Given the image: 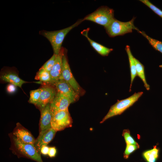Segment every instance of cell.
Listing matches in <instances>:
<instances>
[{
	"label": "cell",
	"mask_w": 162,
	"mask_h": 162,
	"mask_svg": "<svg viewBox=\"0 0 162 162\" xmlns=\"http://www.w3.org/2000/svg\"><path fill=\"white\" fill-rule=\"evenodd\" d=\"M11 141L10 149L19 158L23 157L37 162H43L40 153L34 145L24 143L18 140L12 133L9 134Z\"/></svg>",
	"instance_id": "cell-1"
},
{
	"label": "cell",
	"mask_w": 162,
	"mask_h": 162,
	"mask_svg": "<svg viewBox=\"0 0 162 162\" xmlns=\"http://www.w3.org/2000/svg\"><path fill=\"white\" fill-rule=\"evenodd\" d=\"M83 21V19H80L72 25L62 29L51 31L41 30L39 31V34L49 41L53 49L54 54L58 55L61 50L62 43L67 34Z\"/></svg>",
	"instance_id": "cell-2"
},
{
	"label": "cell",
	"mask_w": 162,
	"mask_h": 162,
	"mask_svg": "<svg viewBox=\"0 0 162 162\" xmlns=\"http://www.w3.org/2000/svg\"><path fill=\"white\" fill-rule=\"evenodd\" d=\"M142 92L135 93L130 96L117 102L112 105L108 112L100 122L102 123L107 119L113 116L119 115L132 106L143 94Z\"/></svg>",
	"instance_id": "cell-3"
},
{
	"label": "cell",
	"mask_w": 162,
	"mask_h": 162,
	"mask_svg": "<svg viewBox=\"0 0 162 162\" xmlns=\"http://www.w3.org/2000/svg\"><path fill=\"white\" fill-rule=\"evenodd\" d=\"M114 18L113 9L106 6H102L82 19L83 20H88L99 25L107 26Z\"/></svg>",
	"instance_id": "cell-4"
},
{
	"label": "cell",
	"mask_w": 162,
	"mask_h": 162,
	"mask_svg": "<svg viewBox=\"0 0 162 162\" xmlns=\"http://www.w3.org/2000/svg\"><path fill=\"white\" fill-rule=\"evenodd\" d=\"M135 18L134 17L130 21L123 22L114 18L104 28L107 33L111 37L122 35L128 33H131L133 30L135 29L137 31L138 29L134 24Z\"/></svg>",
	"instance_id": "cell-5"
},
{
	"label": "cell",
	"mask_w": 162,
	"mask_h": 162,
	"mask_svg": "<svg viewBox=\"0 0 162 162\" xmlns=\"http://www.w3.org/2000/svg\"><path fill=\"white\" fill-rule=\"evenodd\" d=\"M67 54V50L65 48L62 57V70L60 80H63L68 83L80 95H82L84 93V90L80 86L72 74Z\"/></svg>",
	"instance_id": "cell-6"
},
{
	"label": "cell",
	"mask_w": 162,
	"mask_h": 162,
	"mask_svg": "<svg viewBox=\"0 0 162 162\" xmlns=\"http://www.w3.org/2000/svg\"><path fill=\"white\" fill-rule=\"evenodd\" d=\"M72 120L68 110L56 112L52 114L51 128L56 132L72 126Z\"/></svg>",
	"instance_id": "cell-7"
},
{
	"label": "cell",
	"mask_w": 162,
	"mask_h": 162,
	"mask_svg": "<svg viewBox=\"0 0 162 162\" xmlns=\"http://www.w3.org/2000/svg\"><path fill=\"white\" fill-rule=\"evenodd\" d=\"M40 88V99L35 105L40 110L52 102L57 92L55 86L51 84H44Z\"/></svg>",
	"instance_id": "cell-8"
},
{
	"label": "cell",
	"mask_w": 162,
	"mask_h": 162,
	"mask_svg": "<svg viewBox=\"0 0 162 162\" xmlns=\"http://www.w3.org/2000/svg\"><path fill=\"white\" fill-rule=\"evenodd\" d=\"M57 92L62 93L67 97L71 103L78 100L80 95L68 83L63 80H60L53 85Z\"/></svg>",
	"instance_id": "cell-9"
},
{
	"label": "cell",
	"mask_w": 162,
	"mask_h": 162,
	"mask_svg": "<svg viewBox=\"0 0 162 162\" xmlns=\"http://www.w3.org/2000/svg\"><path fill=\"white\" fill-rule=\"evenodd\" d=\"M71 103L67 97L59 92L57 93L52 102L50 107L52 115L55 113L68 109Z\"/></svg>",
	"instance_id": "cell-10"
},
{
	"label": "cell",
	"mask_w": 162,
	"mask_h": 162,
	"mask_svg": "<svg viewBox=\"0 0 162 162\" xmlns=\"http://www.w3.org/2000/svg\"><path fill=\"white\" fill-rule=\"evenodd\" d=\"M12 133L21 142L34 145L36 139L31 132L20 123L16 124Z\"/></svg>",
	"instance_id": "cell-11"
},
{
	"label": "cell",
	"mask_w": 162,
	"mask_h": 162,
	"mask_svg": "<svg viewBox=\"0 0 162 162\" xmlns=\"http://www.w3.org/2000/svg\"><path fill=\"white\" fill-rule=\"evenodd\" d=\"M40 111L41 115L39 135H41L51 128V122L52 116L50 110V104H47Z\"/></svg>",
	"instance_id": "cell-12"
},
{
	"label": "cell",
	"mask_w": 162,
	"mask_h": 162,
	"mask_svg": "<svg viewBox=\"0 0 162 162\" xmlns=\"http://www.w3.org/2000/svg\"><path fill=\"white\" fill-rule=\"evenodd\" d=\"M65 48L62 47L61 50L57 55L55 64L50 72L51 81L50 84L53 85L61 79L62 70V57Z\"/></svg>",
	"instance_id": "cell-13"
},
{
	"label": "cell",
	"mask_w": 162,
	"mask_h": 162,
	"mask_svg": "<svg viewBox=\"0 0 162 162\" xmlns=\"http://www.w3.org/2000/svg\"><path fill=\"white\" fill-rule=\"evenodd\" d=\"M56 131L52 128L42 134L38 135L35 139L34 146L37 151L40 153L41 147L47 146L54 138Z\"/></svg>",
	"instance_id": "cell-14"
},
{
	"label": "cell",
	"mask_w": 162,
	"mask_h": 162,
	"mask_svg": "<svg viewBox=\"0 0 162 162\" xmlns=\"http://www.w3.org/2000/svg\"><path fill=\"white\" fill-rule=\"evenodd\" d=\"M89 30V28L84 29L81 33L87 38L91 45L98 53L103 56H108L113 50V49L108 48L90 38L88 35Z\"/></svg>",
	"instance_id": "cell-15"
},
{
	"label": "cell",
	"mask_w": 162,
	"mask_h": 162,
	"mask_svg": "<svg viewBox=\"0 0 162 162\" xmlns=\"http://www.w3.org/2000/svg\"><path fill=\"white\" fill-rule=\"evenodd\" d=\"M2 81L12 84L20 88L23 84L27 83L20 78L18 75L13 71H8L2 74L0 76Z\"/></svg>",
	"instance_id": "cell-16"
},
{
	"label": "cell",
	"mask_w": 162,
	"mask_h": 162,
	"mask_svg": "<svg viewBox=\"0 0 162 162\" xmlns=\"http://www.w3.org/2000/svg\"><path fill=\"white\" fill-rule=\"evenodd\" d=\"M125 50L128 55L130 69L131 81L130 89L129 90L130 92L131 90V89L133 82L136 76H137L136 67L134 60V57L131 52L130 48L129 46L127 45L126 46Z\"/></svg>",
	"instance_id": "cell-17"
},
{
	"label": "cell",
	"mask_w": 162,
	"mask_h": 162,
	"mask_svg": "<svg viewBox=\"0 0 162 162\" xmlns=\"http://www.w3.org/2000/svg\"><path fill=\"white\" fill-rule=\"evenodd\" d=\"M136 67L137 76L142 81L144 86L147 90L150 89V86L148 84L145 77L144 67L143 65L136 58H134Z\"/></svg>",
	"instance_id": "cell-18"
},
{
	"label": "cell",
	"mask_w": 162,
	"mask_h": 162,
	"mask_svg": "<svg viewBox=\"0 0 162 162\" xmlns=\"http://www.w3.org/2000/svg\"><path fill=\"white\" fill-rule=\"evenodd\" d=\"M35 79L40 80L44 84H50L51 77L50 72L41 68L37 72Z\"/></svg>",
	"instance_id": "cell-19"
},
{
	"label": "cell",
	"mask_w": 162,
	"mask_h": 162,
	"mask_svg": "<svg viewBox=\"0 0 162 162\" xmlns=\"http://www.w3.org/2000/svg\"><path fill=\"white\" fill-rule=\"evenodd\" d=\"M137 32L147 39L150 45L156 50L162 53V42L152 38L148 36L144 31H141L138 29Z\"/></svg>",
	"instance_id": "cell-20"
},
{
	"label": "cell",
	"mask_w": 162,
	"mask_h": 162,
	"mask_svg": "<svg viewBox=\"0 0 162 162\" xmlns=\"http://www.w3.org/2000/svg\"><path fill=\"white\" fill-rule=\"evenodd\" d=\"M158 149L155 146L152 149L144 152L143 156L148 162H155L158 156Z\"/></svg>",
	"instance_id": "cell-21"
},
{
	"label": "cell",
	"mask_w": 162,
	"mask_h": 162,
	"mask_svg": "<svg viewBox=\"0 0 162 162\" xmlns=\"http://www.w3.org/2000/svg\"><path fill=\"white\" fill-rule=\"evenodd\" d=\"M41 89V88L31 90L30 92V98L28 102L35 105L40 99Z\"/></svg>",
	"instance_id": "cell-22"
},
{
	"label": "cell",
	"mask_w": 162,
	"mask_h": 162,
	"mask_svg": "<svg viewBox=\"0 0 162 162\" xmlns=\"http://www.w3.org/2000/svg\"><path fill=\"white\" fill-rule=\"evenodd\" d=\"M57 56V55L53 54L52 56L40 68L50 72L55 64Z\"/></svg>",
	"instance_id": "cell-23"
},
{
	"label": "cell",
	"mask_w": 162,
	"mask_h": 162,
	"mask_svg": "<svg viewBox=\"0 0 162 162\" xmlns=\"http://www.w3.org/2000/svg\"><path fill=\"white\" fill-rule=\"evenodd\" d=\"M122 135L124 138L126 144L139 145L130 135V130L128 129L124 130Z\"/></svg>",
	"instance_id": "cell-24"
},
{
	"label": "cell",
	"mask_w": 162,
	"mask_h": 162,
	"mask_svg": "<svg viewBox=\"0 0 162 162\" xmlns=\"http://www.w3.org/2000/svg\"><path fill=\"white\" fill-rule=\"evenodd\" d=\"M141 2L149 8L155 13L162 18V11L148 0H140Z\"/></svg>",
	"instance_id": "cell-25"
},
{
	"label": "cell",
	"mask_w": 162,
	"mask_h": 162,
	"mask_svg": "<svg viewBox=\"0 0 162 162\" xmlns=\"http://www.w3.org/2000/svg\"><path fill=\"white\" fill-rule=\"evenodd\" d=\"M139 148V145L126 144L124 154V158H128L131 153Z\"/></svg>",
	"instance_id": "cell-26"
},
{
	"label": "cell",
	"mask_w": 162,
	"mask_h": 162,
	"mask_svg": "<svg viewBox=\"0 0 162 162\" xmlns=\"http://www.w3.org/2000/svg\"><path fill=\"white\" fill-rule=\"evenodd\" d=\"M16 86L11 83L8 85L6 87L7 92L10 94L14 93L16 92Z\"/></svg>",
	"instance_id": "cell-27"
},
{
	"label": "cell",
	"mask_w": 162,
	"mask_h": 162,
	"mask_svg": "<svg viewBox=\"0 0 162 162\" xmlns=\"http://www.w3.org/2000/svg\"><path fill=\"white\" fill-rule=\"evenodd\" d=\"M57 150L55 147H49L48 155L50 158L55 157L56 154Z\"/></svg>",
	"instance_id": "cell-28"
},
{
	"label": "cell",
	"mask_w": 162,
	"mask_h": 162,
	"mask_svg": "<svg viewBox=\"0 0 162 162\" xmlns=\"http://www.w3.org/2000/svg\"><path fill=\"white\" fill-rule=\"evenodd\" d=\"M49 149V147L47 146H43L40 150V154H42L44 155H46L48 154Z\"/></svg>",
	"instance_id": "cell-29"
},
{
	"label": "cell",
	"mask_w": 162,
	"mask_h": 162,
	"mask_svg": "<svg viewBox=\"0 0 162 162\" xmlns=\"http://www.w3.org/2000/svg\"><path fill=\"white\" fill-rule=\"evenodd\" d=\"M159 67L161 68H162V64L160 65L159 66Z\"/></svg>",
	"instance_id": "cell-30"
}]
</instances>
